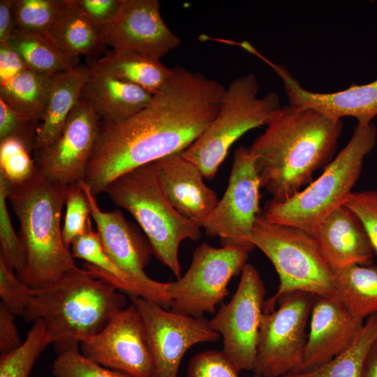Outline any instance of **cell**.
<instances>
[{"label":"cell","mask_w":377,"mask_h":377,"mask_svg":"<svg viewBox=\"0 0 377 377\" xmlns=\"http://www.w3.org/2000/svg\"><path fill=\"white\" fill-rule=\"evenodd\" d=\"M225 90L216 80L174 67L146 107L101 126L84 179L92 193L105 192L121 175L191 146L219 113Z\"/></svg>","instance_id":"cell-1"},{"label":"cell","mask_w":377,"mask_h":377,"mask_svg":"<svg viewBox=\"0 0 377 377\" xmlns=\"http://www.w3.org/2000/svg\"><path fill=\"white\" fill-rule=\"evenodd\" d=\"M249 149L265 188L285 201L313 182L336 151L343 122L311 108L281 106Z\"/></svg>","instance_id":"cell-2"},{"label":"cell","mask_w":377,"mask_h":377,"mask_svg":"<svg viewBox=\"0 0 377 377\" xmlns=\"http://www.w3.org/2000/svg\"><path fill=\"white\" fill-rule=\"evenodd\" d=\"M126 305V297L115 287L83 268L51 285L32 288L22 317L28 323L42 320L59 355L79 349Z\"/></svg>","instance_id":"cell-3"},{"label":"cell","mask_w":377,"mask_h":377,"mask_svg":"<svg viewBox=\"0 0 377 377\" xmlns=\"http://www.w3.org/2000/svg\"><path fill=\"white\" fill-rule=\"evenodd\" d=\"M70 186L52 181L39 171L21 184H10L8 200L19 221L27 256L24 282L33 289L83 270L66 246L61 228V210Z\"/></svg>","instance_id":"cell-4"},{"label":"cell","mask_w":377,"mask_h":377,"mask_svg":"<svg viewBox=\"0 0 377 377\" xmlns=\"http://www.w3.org/2000/svg\"><path fill=\"white\" fill-rule=\"evenodd\" d=\"M377 142L374 124H357L353 134L322 175L285 201L269 200L263 214L270 222L295 227L313 235L319 223L343 205L357 182L365 157Z\"/></svg>","instance_id":"cell-5"},{"label":"cell","mask_w":377,"mask_h":377,"mask_svg":"<svg viewBox=\"0 0 377 377\" xmlns=\"http://www.w3.org/2000/svg\"><path fill=\"white\" fill-rule=\"evenodd\" d=\"M105 192L118 207L138 223L153 253L177 279L182 268L179 247L184 239L198 240L200 230L169 202L158 181L154 163L128 172L112 182Z\"/></svg>","instance_id":"cell-6"},{"label":"cell","mask_w":377,"mask_h":377,"mask_svg":"<svg viewBox=\"0 0 377 377\" xmlns=\"http://www.w3.org/2000/svg\"><path fill=\"white\" fill-rule=\"evenodd\" d=\"M250 241L269 259L279 278L277 290L265 300L263 312L273 311L282 297L297 291L337 297L335 274L312 235L272 223L261 213Z\"/></svg>","instance_id":"cell-7"},{"label":"cell","mask_w":377,"mask_h":377,"mask_svg":"<svg viewBox=\"0 0 377 377\" xmlns=\"http://www.w3.org/2000/svg\"><path fill=\"white\" fill-rule=\"evenodd\" d=\"M259 84L253 73L242 75L226 88L219 113L191 146L181 152L211 179L230 147L248 131L267 125L281 107L275 92L258 96Z\"/></svg>","instance_id":"cell-8"},{"label":"cell","mask_w":377,"mask_h":377,"mask_svg":"<svg viewBox=\"0 0 377 377\" xmlns=\"http://www.w3.org/2000/svg\"><path fill=\"white\" fill-rule=\"evenodd\" d=\"M249 252L236 244L215 248L204 242L198 246L186 273L167 283L171 311L197 318L214 313L216 306L229 295L230 279L246 265Z\"/></svg>","instance_id":"cell-9"},{"label":"cell","mask_w":377,"mask_h":377,"mask_svg":"<svg viewBox=\"0 0 377 377\" xmlns=\"http://www.w3.org/2000/svg\"><path fill=\"white\" fill-rule=\"evenodd\" d=\"M314 298L309 293L294 292L273 311L263 312L253 374L280 377L301 371Z\"/></svg>","instance_id":"cell-10"},{"label":"cell","mask_w":377,"mask_h":377,"mask_svg":"<svg viewBox=\"0 0 377 377\" xmlns=\"http://www.w3.org/2000/svg\"><path fill=\"white\" fill-rule=\"evenodd\" d=\"M241 273L230 300L222 304L209 320L211 328L222 337L221 351L239 373L254 369L266 293L263 281L253 265L246 263Z\"/></svg>","instance_id":"cell-11"},{"label":"cell","mask_w":377,"mask_h":377,"mask_svg":"<svg viewBox=\"0 0 377 377\" xmlns=\"http://www.w3.org/2000/svg\"><path fill=\"white\" fill-rule=\"evenodd\" d=\"M260 181L249 147H238L234 155L228 186L202 228L218 237L222 246L240 245L250 251L254 223L259 214Z\"/></svg>","instance_id":"cell-12"},{"label":"cell","mask_w":377,"mask_h":377,"mask_svg":"<svg viewBox=\"0 0 377 377\" xmlns=\"http://www.w3.org/2000/svg\"><path fill=\"white\" fill-rule=\"evenodd\" d=\"M145 325L153 360L151 377H178L181 362L189 348L215 342L220 334L204 317L168 311L161 305L140 297H131Z\"/></svg>","instance_id":"cell-13"},{"label":"cell","mask_w":377,"mask_h":377,"mask_svg":"<svg viewBox=\"0 0 377 377\" xmlns=\"http://www.w3.org/2000/svg\"><path fill=\"white\" fill-rule=\"evenodd\" d=\"M81 354L129 377H151L153 360L144 320L132 303L117 311L97 334L80 343Z\"/></svg>","instance_id":"cell-14"},{"label":"cell","mask_w":377,"mask_h":377,"mask_svg":"<svg viewBox=\"0 0 377 377\" xmlns=\"http://www.w3.org/2000/svg\"><path fill=\"white\" fill-rule=\"evenodd\" d=\"M100 119L94 108L81 98L56 140L34 151L38 171L47 179L67 186L84 180L99 134Z\"/></svg>","instance_id":"cell-15"},{"label":"cell","mask_w":377,"mask_h":377,"mask_svg":"<svg viewBox=\"0 0 377 377\" xmlns=\"http://www.w3.org/2000/svg\"><path fill=\"white\" fill-rule=\"evenodd\" d=\"M78 184L85 193L90 215L107 254L133 280L158 295L164 308L170 306L168 283L151 279L145 270L153 253L149 243L125 219L121 211L103 212L84 181Z\"/></svg>","instance_id":"cell-16"},{"label":"cell","mask_w":377,"mask_h":377,"mask_svg":"<svg viewBox=\"0 0 377 377\" xmlns=\"http://www.w3.org/2000/svg\"><path fill=\"white\" fill-rule=\"evenodd\" d=\"M100 34L103 43L114 50L158 60L181 43L163 21L157 0H123L116 17Z\"/></svg>","instance_id":"cell-17"},{"label":"cell","mask_w":377,"mask_h":377,"mask_svg":"<svg viewBox=\"0 0 377 377\" xmlns=\"http://www.w3.org/2000/svg\"><path fill=\"white\" fill-rule=\"evenodd\" d=\"M364 323L337 297L315 296L300 372L318 367L346 350Z\"/></svg>","instance_id":"cell-18"},{"label":"cell","mask_w":377,"mask_h":377,"mask_svg":"<svg viewBox=\"0 0 377 377\" xmlns=\"http://www.w3.org/2000/svg\"><path fill=\"white\" fill-rule=\"evenodd\" d=\"M260 59L280 77L289 104L293 106L311 108L337 120L352 117L359 125L369 124L377 116V79L335 92L310 91L303 88L285 66L272 62L263 55Z\"/></svg>","instance_id":"cell-19"},{"label":"cell","mask_w":377,"mask_h":377,"mask_svg":"<svg viewBox=\"0 0 377 377\" xmlns=\"http://www.w3.org/2000/svg\"><path fill=\"white\" fill-rule=\"evenodd\" d=\"M162 190L171 205L199 228L219 200L216 193L203 182L199 168L175 153L153 163Z\"/></svg>","instance_id":"cell-20"},{"label":"cell","mask_w":377,"mask_h":377,"mask_svg":"<svg viewBox=\"0 0 377 377\" xmlns=\"http://www.w3.org/2000/svg\"><path fill=\"white\" fill-rule=\"evenodd\" d=\"M313 236L334 273L351 265L372 264L374 251L366 230L345 205L324 218Z\"/></svg>","instance_id":"cell-21"},{"label":"cell","mask_w":377,"mask_h":377,"mask_svg":"<svg viewBox=\"0 0 377 377\" xmlns=\"http://www.w3.org/2000/svg\"><path fill=\"white\" fill-rule=\"evenodd\" d=\"M89 68L91 73L81 98L105 121L126 119L151 102L153 94L144 89L108 75L91 64Z\"/></svg>","instance_id":"cell-22"},{"label":"cell","mask_w":377,"mask_h":377,"mask_svg":"<svg viewBox=\"0 0 377 377\" xmlns=\"http://www.w3.org/2000/svg\"><path fill=\"white\" fill-rule=\"evenodd\" d=\"M90 73L89 67L75 66L54 75L34 151L49 146L59 137L71 112L81 99Z\"/></svg>","instance_id":"cell-23"},{"label":"cell","mask_w":377,"mask_h":377,"mask_svg":"<svg viewBox=\"0 0 377 377\" xmlns=\"http://www.w3.org/2000/svg\"><path fill=\"white\" fill-rule=\"evenodd\" d=\"M98 71L138 86L154 95L168 83L172 68L160 60L135 52L112 50L91 64Z\"/></svg>","instance_id":"cell-24"},{"label":"cell","mask_w":377,"mask_h":377,"mask_svg":"<svg viewBox=\"0 0 377 377\" xmlns=\"http://www.w3.org/2000/svg\"><path fill=\"white\" fill-rule=\"evenodd\" d=\"M49 37L71 59L91 57L105 46L99 30L89 20L76 0H65Z\"/></svg>","instance_id":"cell-25"},{"label":"cell","mask_w":377,"mask_h":377,"mask_svg":"<svg viewBox=\"0 0 377 377\" xmlns=\"http://www.w3.org/2000/svg\"><path fill=\"white\" fill-rule=\"evenodd\" d=\"M335 274L337 297L356 318L377 313V265H351Z\"/></svg>","instance_id":"cell-26"},{"label":"cell","mask_w":377,"mask_h":377,"mask_svg":"<svg viewBox=\"0 0 377 377\" xmlns=\"http://www.w3.org/2000/svg\"><path fill=\"white\" fill-rule=\"evenodd\" d=\"M54 75L27 69L0 84V99L25 118L41 121Z\"/></svg>","instance_id":"cell-27"},{"label":"cell","mask_w":377,"mask_h":377,"mask_svg":"<svg viewBox=\"0 0 377 377\" xmlns=\"http://www.w3.org/2000/svg\"><path fill=\"white\" fill-rule=\"evenodd\" d=\"M21 56L30 70L54 75L75 66L50 37L15 29L6 42Z\"/></svg>","instance_id":"cell-28"},{"label":"cell","mask_w":377,"mask_h":377,"mask_svg":"<svg viewBox=\"0 0 377 377\" xmlns=\"http://www.w3.org/2000/svg\"><path fill=\"white\" fill-rule=\"evenodd\" d=\"M377 339V313L368 317L355 341L326 363L299 372L303 377H361L367 355Z\"/></svg>","instance_id":"cell-29"},{"label":"cell","mask_w":377,"mask_h":377,"mask_svg":"<svg viewBox=\"0 0 377 377\" xmlns=\"http://www.w3.org/2000/svg\"><path fill=\"white\" fill-rule=\"evenodd\" d=\"M50 344L43 323L35 320L22 344L1 355L0 377H29L36 360Z\"/></svg>","instance_id":"cell-30"},{"label":"cell","mask_w":377,"mask_h":377,"mask_svg":"<svg viewBox=\"0 0 377 377\" xmlns=\"http://www.w3.org/2000/svg\"><path fill=\"white\" fill-rule=\"evenodd\" d=\"M10 182L0 174V258L24 282L27 274L26 252L20 237L13 227L7 207Z\"/></svg>","instance_id":"cell-31"},{"label":"cell","mask_w":377,"mask_h":377,"mask_svg":"<svg viewBox=\"0 0 377 377\" xmlns=\"http://www.w3.org/2000/svg\"><path fill=\"white\" fill-rule=\"evenodd\" d=\"M65 0H15L16 29L49 37Z\"/></svg>","instance_id":"cell-32"},{"label":"cell","mask_w":377,"mask_h":377,"mask_svg":"<svg viewBox=\"0 0 377 377\" xmlns=\"http://www.w3.org/2000/svg\"><path fill=\"white\" fill-rule=\"evenodd\" d=\"M31 151L20 140L8 138L0 141V174L12 185L21 184L31 179L38 169Z\"/></svg>","instance_id":"cell-33"},{"label":"cell","mask_w":377,"mask_h":377,"mask_svg":"<svg viewBox=\"0 0 377 377\" xmlns=\"http://www.w3.org/2000/svg\"><path fill=\"white\" fill-rule=\"evenodd\" d=\"M65 205L62 236L66 246L70 248L73 242L85 231L91 216L88 200L78 183L70 186Z\"/></svg>","instance_id":"cell-34"},{"label":"cell","mask_w":377,"mask_h":377,"mask_svg":"<svg viewBox=\"0 0 377 377\" xmlns=\"http://www.w3.org/2000/svg\"><path fill=\"white\" fill-rule=\"evenodd\" d=\"M52 373L54 377H129L90 361L79 349L57 355Z\"/></svg>","instance_id":"cell-35"},{"label":"cell","mask_w":377,"mask_h":377,"mask_svg":"<svg viewBox=\"0 0 377 377\" xmlns=\"http://www.w3.org/2000/svg\"><path fill=\"white\" fill-rule=\"evenodd\" d=\"M32 288L22 281L13 270L0 258L1 303L15 316H23L31 297Z\"/></svg>","instance_id":"cell-36"},{"label":"cell","mask_w":377,"mask_h":377,"mask_svg":"<svg viewBox=\"0 0 377 377\" xmlns=\"http://www.w3.org/2000/svg\"><path fill=\"white\" fill-rule=\"evenodd\" d=\"M39 126L38 122L25 118L0 99V141L17 139L31 152Z\"/></svg>","instance_id":"cell-37"},{"label":"cell","mask_w":377,"mask_h":377,"mask_svg":"<svg viewBox=\"0 0 377 377\" xmlns=\"http://www.w3.org/2000/svg\"><path fill=\"white\" fill-rule=\"evenodd\" d=\"M343 205L358 217L377 253V190L352 191Z\"/></svg>","instance_id":"cell-38"},{"label":"cell","mask_w":377,"mask_h":377,"mask_svg":"<svg viewBox=\"0 0 377 377\" xmlns=\"http://www.w3.org/2000/svg\"><path fill=\"white\" fill-rule=\"evenodd\" d=\"M187 377H239V372L221 351L207 350L189 361Z\"/></svg>","instance_id":"cell-39"},{"label":"cell","mask_w":377,"mask_h":377,"mask_svg":"<svg viewBox=\"0 0 377 377\" xmlns=\"http://www.w3.org/2000/svg\"><path fill=\"white\" fill-rule=\"evenodd\" d=\"M89 20L101 31L117 15L123 0H76Z\"/></svg>","instance_id":"cell-40"},{"label":"cell","mask_w":377,"mask_h":377,"mask_svg":"<svg viewBox=\"0 0 377 377\" xmlns=\"http://www.w3.org/2000/svg\"><path fill=\"white\" fill-rule=\"evenodd\" d=\"M15 316L3 304L0 303V353L6 354L17 347L21 342Z\"/></svg>","instance_id":"cell-41"},{"label":"cell","mask_w":377,"mask_h":377,"mask_svg":"<svg viewBox=\"0 0 377 377\" xmlns=\"http://www.w3.org/2000/svg\"><path fill=\"white\" fill-rule=\"evenodd\" d=\"M29 69L20 54L8 43H0V84Z\"/></svg>","instance_id":"cell-42"},{"label":"cell","mask_w":377,"mask_h":377,"mask_svg":"<svg viewBox=\"0 0 377 377\" xmlns=\"http://www.w3.org/2000/svg\"><path fill=\"white\" fill-rule=\"evenodd\" d=\"M14 3L15 0L0 1V43H6L16 29Z\"/></svg>","instance_id":"cell-43"},{"label":"cell","mask_w":377,"mask_h":377,"mask_svg":"<svg viewBox=\"0 0 377 377\" xmlns=\"http://www.w3.org/2000/svg\"><path fill=\"white\" fill-rule=\"evenodd\" d=\"M361 377H377V339L367 355Z\"/></svg>","instance_id":"cell-44"},{"label":"cell","mask_w":377,"mask_h":377,"mask_svg":"<svg viewBox=\"0 0 377 377\" xmlns=\"http://www.w3.org/2000/svg\"><path fill=\"white\" fill-rule=\"evenodd\" d=\"M252 377H263L259 375L253 374ZM280 377H303L300 373L290 374Z\"/></svg>","instance_id":"cell-45"}]
</instances>
